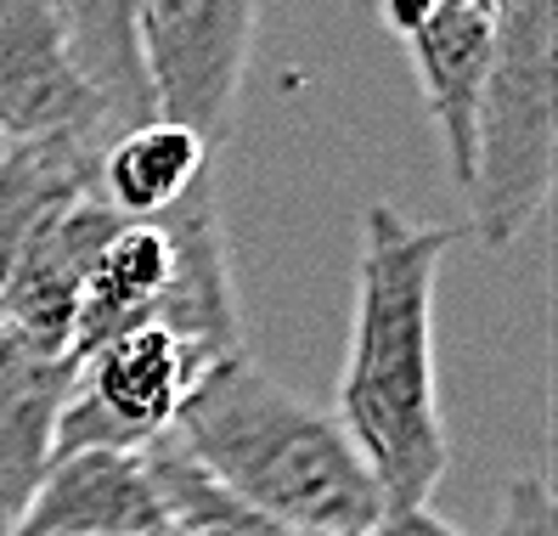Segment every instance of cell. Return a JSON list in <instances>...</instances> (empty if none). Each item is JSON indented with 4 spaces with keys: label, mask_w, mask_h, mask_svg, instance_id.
<instances>
[{
    "label": "cell",
    "mask_w": 558,
    "mask_h": 536,
    "mask_svg": "<svg viewBox=\"0 0 558 536\" xmlns=\"http://www.w3.org/2000/svg\"><path fill=\"white\" fill-rule=\"evenodd\" d=\"M469 226L412 221L396 204L361 210L350 350L339 373V429L367 463L384 509H429L451 463L435 379V283Z\"/></svg>",
    "instance_id": "obj_1"
},
{
    "label": "cell",
    "mask_w": 558,
    "mask_h": 536,
    "mask_svg": "<svg viewBox=\"0 0 558 536\" xmlns=\"http://www.w3.org/2000/svg\"><path fill=\"white\" fill-rule=\"evenodd\" d=\"M170 441L186 463L248 509L311 536H367L384 497L333 413L288 395L248 356L192 379Z\"/></svg>",
    "instance_id": "obj_2"
},
{
    "label": "cell",
    "mask_w": 558,
    "mask_h": 536,
    "mask_svg": "<svg viewBox=\"0 0 558 536\" xmlns=\"http://www.w3.org/2000/svg\"><path fill=\"white\" fill-rule=\"evenodd\" d=\"M558 176V7L513 0L497 7V51L474 114L469 210L485 249L519 243L547 210Z\"/></svg>",
    "instance_id": "obj_3"
},
{
    "label": "cell",
    "mask_w": 558,
    "mask_h": 536,
    "mask_svg": "<svg viewBox=\"0 0 558 536\" xmlns=\"http://www.w3.org/2000/svg\"><path fill=\"white\" fill-rule=\"evenodd\" d=\"M254 28H259L254 0H142L136 46H142L153 119L186 130L215 153L232 136V119L243 103Z\"/></svg>",
    "instance_id": "obj_4"
},
{
    "label": "cell",
    "mask_w": 558,
    "mask_h": 536,
    "mask_svg": "<svg viewBox=\"0 0 558 536\" xmlns=\"http://www.w3.org/2000/svg\"><path fill=\"white\" fill-rule=\"evenodd\" d=\"M192 379H198V367L163 327L147 322L119 333L74 367V390L57 418L51 457L147 452L158 434H170Z\"/></svg>",
    "instance_id": "obj_5"
},
{
    "label": "cell",
    "mask_w": 558,
    "mask_h": 536,
    "mask_svg": "<svg viewBox=\"0 0 558 536\" xmlns=\"http://www.w3.org/2000/svg\"><path fill=\"white\" fill-rule=\"evenodd\" d=\"M0 136L12 147L69 142L96 158L119 136L74 69L51 0H0Z\"/></svg>",
    "instance_id": "obj_6"
},
{
    "label": "cell",
    "mask_w": 558,
    "mask_h": 536,
    "mask_svg": "<svg viewBox=\"0 0 558 536\" xmlns=\"http://www.w3.org/2000/svg\"><path fill=\"white\" fill-rule=\"evenodd\" d=\"M170 243V277H163L147 322L163 327L170 340L192 356V367H215L248 356L243 345V306H238V272H232V249H226V226H220V187L215 170L198 176L175 210H163L153 221Z\"/></svg>",
    "instance_id": "obj_7"
},
{
    "label": "cell",
    "mask_w": 558,
    "mask_h": 536,
    "mask_svg": "<svg viewBox=\"0 0 558 536\" xmlns=\"http://www.w3.org/2000/svg\"><path fill=\"white\" fill-rule=\"evenodd\" d=\"M378 23L407 46L451 181L469 187L474 170V114L497 51V0H384Z\"/></svg>",
    "instance_id": "obj_8"
},
{
    "label": "cell",
    "mask_w": 558,
    "mask_h": 536,
    "mask_svg": "<svg viewBox=\"0 0 558 536\" xmlns=\"http://www.w3.org/2000/svg\"><path fill=\"white\" fill-rule=\"evenodd\" d=\"M119 215L102 210V198L57 210L23 238L7 283H0V327L17 333L23 345L46 356L74 361V322H80V294L102 243L113 238Z\"/></svg>",
    "instance_id": "obj_9"
},
{
    "label": "cell",
    "mask_w": 558,
    "mask_h": 536,
    "mask_svg": "<svg viewBox=\"0 0 558 536\" xmlns=\"http://www.w3.org/2000/svg\"><path fill=\"white\" fill-rule=\"evenodd\" d=\"M163 525L170 520L142 452H74L51 457L23 497L12 536H153Z\"/></svg>",
    "instance_id": "obj_10"
},
{
    "label": "cell",
    "mask_w": 558,
    "mask_h": 536,
    "mask_svg": "<svg viewBox=\"0 0 558 536\" xmlns=\"http://www.w3.org/2000/svg\"><path fill=\"white\" fill-rule=\"evenodd\" d=\"M74 390V361L46 356L0 327V509L17 520L23 497L51 468L57 418Z\"/></svg>",
    "instance_id": "obj_11"
},
{
    "label": "cell",
    "mask_w": 558,
    "mask_h": 536,
    "mask_svg": "<svg viewBox=\"0 0 558 536\" xmlns=\"http://www.w3.org/2000/svg\"><path fill=\"white\" fill-rule=\"evenodd\" d=\"M215 170V153L175 124H136L96 158V198L119 221H158Z\"/></svg>",
    "instance_id": "obj_12"
},
{
    "label": "cell",
    "mask_w": 558,
    "mask_h": 536,
    "mask_svg": "<svg viewBox=\"0 0 558 536\" xmlns=\"http://www.w3.org/2000/svg\"><path fill=\"white\" fill-rule=\"evenodd\" d=\"M170 277V243L153 221H119L113 238L96 254L85 294H80V322H74V367L102 350L108 340L130 327H147L153 299Z\"/></svg>",
    "instance_id": "obj_13"
},
{
    "label": "cell",
    "mask_w": 558,
    "mask_h": 536,
    "mask_svg": "<svg viewBox=\"0 0 558 536\" xmlns=\"http://www.w3.org/2000/svg\"><path fill=\"white\" fill-rule=\"evenodd\" d=\"M57 17L74 69L102 103L108 124L119 136L136 124H153V96H147L142 46H136V7L130 0H74V7H57Z\"/></svg>",
    "instance_id": "obj_14"
},
{
    "label": "cell",
    "mask_w": 558,
    "mask_h": 536,
    "mask_svg": "<svg viewBox=\"0 0 558 536\" xmlns=\"http://www.w3.org/2000/svg\"><path fill=\"white\" fill-rule=\"evenodd\" d=\"M142 463H147L153 491L163 502V520H170L175 536H311V531H293L271 514L248 509L232 491H220L209 475H198V468L186 463V452L170 434H158L142 452Z\"/></svg>",
    "instance_id": "obj_15"
},
{
    "label": "cell",
    "mask_w": 558,
    "mask_h": 536,
    "mask_svg": "<svg viewBox=\"0 0 558 536\" xmlns=\"http://www.w3.org/2000/svg\"><path fill=\"white\" fill-rule=\"evenodd\" d=\"M497 536H558V525H553V491H547L542 475H519L508 486L502 531Z\"/></svg>",
    "instance_id": "obj_16"
},
{
    "label": "cell",
    "mask_w": 558,
    "mask_h": 536,
    "mask_svg": "<svg viewBox=\"0 0 558 536\" xmlns=\"http://www.w3.org/2000/svg\"><path fill=\"white\" fill-rule=\"evenodd\" d=\"M367 536H469V531H457L435 509H384Z\"/></svg>",
    "instance_id": "obj_17"
},
{
    "label": "cell",
    "mask_w": 558,
    "mask_h": 536,
    "mask_svg": "<svg viewBox=\"0 0 558 536\" xmlns=\"http://www.w3.org/2000/svg\"><path fill=\"white\" fill-rule=\"evenodd\" d=\"M0 536H12V514L7 509H0Z\"/></svg>",
    "instance_id": "obj_18"
},
{
    "label": "cell",
    "mask_w": 558,
    "mask_h": 536,
    "mask_svg": "<svg viewBox=\"0 0 558 536\" xmlns=\"http://www.w3.org/2000/svg\"><path fill=\"white\" fill-rule=\"evenodd\" d=\"M153 536H175V531H170V525H163V531H153Z\"/></svg>",
    "instance_id": "obj_19"
}]
</instances>
